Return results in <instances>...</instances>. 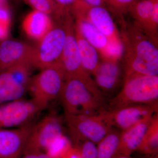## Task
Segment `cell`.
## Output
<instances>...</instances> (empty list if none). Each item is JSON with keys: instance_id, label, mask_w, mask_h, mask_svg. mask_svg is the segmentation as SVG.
Listing matches in <instances>:
<instances>
[{"instance_id": "cell-1", "label": "cell", "mask_w": 158, "mask_h": 158, "mask_svg": "<svg viewBox=\"0 0 158 158\" xmlns=\"http://www.w3.org/2000/svg\"><path fill=\"white\" fill-rule=\"evenodd\" d=\"M120 36L124 56L125 77L158 75V43L139 27H127Z\"/></svg>"}, {"instance_id": "cell-2", "label": "cell", "mask_w": 158, "mask_h": 158, "mask_svg": "<svg viewBox=\"0 0 158 158\" xmlns=\"http://www.w3.org/2000/svg\"><path fill=\"white\" fill-rule=\"evenodd\" d=\"M59 98L65 114L98 116L107 109L104 96L90 74L65 77Z\"/></svg>"}, {"instance_id": "cell-3", "label": "cell", "mask_w": 158, "mask_h": 158, "mask_svg": "<svg viewBox=\"0 0 158 158\" xmlns=\"http://www.w3.org/2000/svg\"><path fill=\"white\" fill-rule=\"evenodd\" d=\"M158 76L134 75L124 78L121 91L107 105V110L127 106L158 103Z\"/></svg>"}, {"instance_id": "cell-4", "label": "cell", "mask_w": 158, "mask_h": 158, "mask_svg": "<svg viewBox=\"0 0 158 158\" xmlns=\"http://www.w3.org/2000/svg\"><path fill=\"white\" fill-rule=\"evenodd\" d=\"M65 81V72L60 62L31 77L27 91L31 99L43 111L60 98Z\"/></svg>"}, {"instance_id": "cell-5", "label": "cell", "mask_w": 158, "mask_h": 158, "mask_svg": "<svg viewBox=\"0 0 158 158\" xmlns=\"http://www.w3.org/2000/svg\"><path fill=\"white\" fill-rule=\"evenodd\" d=\"M64 119L69 138L75 146L86 141L97 144L113 129L99 116L65 114Z\"/></svg>"}, {"instance_id": "cell-6", "label": "cell", "mask_w": 158, "mask_h": 158, "mask_svg": "<svg viewBox=\"0 0 158 158\" xmlns=\"http://www.w3.org/2000/svg\"><path fill=\"white\" fill-rule=\"evenodd\" d=\"M33 68L31 62L25 61L0 73V105L23 98Z\"/></svg>"}, {"instance_id": "cell-7", "label": "cell", "mask_w": 158, "mask_h": 158, "mask_svg": "<svg viewBox=\"0 0 158 158\" xmlns=\"http://www.w3.org/2000/svg\"><path fill=\"white\" fill-rule=\"evenodd\" d=\"M54 25L38 44L34 47L32 64L34 68L42 70L60 62L65 38L63 20Z\"/></svg>"}, {"instance_id": "cell-8", "label": "cell", "mask_w": 158, "mask_h": 158, "mask_svg": "<svg viewBox=\"0 0 158 158\" xmlns=\"http://www.w3.org/2000/svg\"><path fill=\"white\" fill-rule=\"evenodd\" d=\"M158 113V103L127 106L105 110L98 116L109 126L124 131Z\"/></svg>"}, {"instance_id": "cell-9", "label": "cell", "mask_w": 158, "mask_h": 158, "mask_svg": "<svg viewBox=\"0 0 158 158\" xmlns=\"http://www.w3.org/2000/svg\"><path fill=\"white\" fill-rule=\"evenodd\" d=\"M63 133L62 118L55 112L49 113L33 125L23 155L44 152L51 141Z\"/></svg>"}, {"instance_id": "cell-10", "label": "cell", "mask_w": 158, "mask_h": 158, "mask_svg": "<svg viewBox=\"0 0 158 158\" xmlns=\"http://www.w3.org/2000/svg\"><path fill=\"white\" fill-rule=\"evenodd\" d=\"M71 14L73 18H80L91 23L109 40L121 41L116 25L107 8L88 6L79 0L73 7Z\"/></svg>"}, {"instance_id": "cell-11", "label": "cell", "mask_w": 158, "mask_h": 158, "mask_svg": "<svg viewBox=\"0 0 158 158\" xmlns=\"http://www.w3.org/2000/svg\"><path fill=\"white\" fill-rule=\"evenodd\" d=\"M41 110L32 100H18L0 105V129L31 123Z\"/></svg>"}, {"instance_id": "cell-12", "label": "cell", "mask_w": 158, "mask_h": 158, "mask_svg": "<svg viewBox=\"0 0 158 158\" xmlns=\"http://www.w3.org/2000/svg\"><path fill=\"white\" fill-rule=\"evenodd\" d=\"M72 14L63 19L65 38L60 62L65 73V78L89 74L83 68L75 35V22Z\"/></svg>"}, {"instance_id": "cell-13", "label": "cell", "mask_w": 158, "mask_h": 158, "mask_svg": "<svg viewBox=\"0 0 158 158\" xmlns=\"http://www.w3.org/2000/svg\"><path fill=\"white\" fill-rule=\"evenodd\" d=\"M34 123L0 129V158H20Z\"/></svg>"}, {"instance_id": "cell-14", "label": "cell", "mask_w": 158, "mask_h": 158, "mask_svg": "<svg viewBox=\"0 0 158 158\" xmlns=\"http://www.w3.org/2000/svg\"><path fill=\"white\" fill-rule=\"evenodd\" d=\"M128 12L135 24L158 43V0H138Z\"/></svg>"}, {"instance_id": "cell-15", "label": "cell", "mask_w": 158, "mask_h": 158, "mask_svg": "<svg viewBox=\"0 0 158 158\" xmlns=\"http://www.w3.org/2000/svg\"><path fill=\"white\" fill-rule=\"evenodd\" d=\"M34 49V46L23 41L8 39L0 41V73L19 62L32 63Z\"/></svg>"}, {"instance_id": "cell-16", "label": "cell", "mask_w": 158, "mask_h": 158, "mask_svg": "<svg viewBox=\"0 0 158 158\" xmlns=\"http://www.w3.org/2000/svg\"><path fill=\"white\" fill-rule=\"evenodd\" d=\"M93 75L98 88L104 96H107L113 94L118 86L121 70L118 62L103 60Z\"/></svg>"}, {"instance_id": "cell-17", "label": "cell", "mask_w": 158, "mask_h": 158, "mask_svg": "<svg viewBox=\"0 0 158 158\" xmlns=\"http://www.w3.org/2000/svg\"><path fill=\"white\" fill-rule=\"evenodd\" d=\"M153 116L122 131L116 154H120L131 156L134 152L138 150L151 122Z\"/></svg>"}, {"instance_id": "cell-18", "label": "cell", "mask_w": 158, "mask_h": 158, "mask_svg": "<svg viewBox=\"0 0 158 158\" xmlns=\"http://www.w3.org/2000/svg\"><path fill=\"white\" fill-rule=\"evenodd\" d=\"M52 18L42 11L33 10L26 15L22 23L23 31L31 39L39 41L54 27Z\"/></svg>"}, {"instance_id": "cell-19", "label": "cell", "mask_w": 158, "mask_h": 158, "mask_svg": "<svg viewBox=\"0 0 158 158\" xmlns=\"http://www.w3.org/2000/svg\"><path fill=\"white\" fill-rule=\"evenodd\" d=\"M73 19L76 26L84 38L96 49L98 53L101 55L103 53L109 43L107 37L88 21L80 18Z\"/></svg>"}, {"instance_id": "cell-20", "label": "cell", "mask_w": 158, "mask_h": 158, "mask_svg": "<svg viewBox=\"0 0 158 158\" xmlns=\"http://www.w3.org/2000/svg\"><path fill=\"white\" fill-rule=\"evenodd\" d=\"M75 30L82 66L86 72L93 75L100 63L98 52L82 36L75 24Z\"/></svg>"}, {"instance_id": "cell-21", "label": "cell", "mask_w": 158, "mask_h": 158, "mask_svg": "<svg viewBox=\"0 0 158 158\" xmlns=\"http://www.w3.org/2000/svg\"><path fill=\"white\" fill-rule=\"evenodd\" d=\"M158 151V115L156 113L146 131L144 138L138 150L147 155L154 156Z\"/></svg>"}, {"instance_id": "cell-22", "label": "cell", "mask_w": 158, "mask_h": 158, "mask_svg": "<svg viewBox=\"0 0 158 158\" xmlns=\"http://www.w3.org/2000/svg\"><path fill=\"white\" fill-rule=\"evenodd\" d=\"M121 132L112 129L97 144L98 158H113L116 154Z\"/></svg>"}, {"instance_id": "cell-23", "label": "cell", "mask_w": 158, "mask_h": 158, "mask_svg": "<svg viewBox=\"0 0 158 158\" xmlns=\"http://www.w3.org/2000/svg\"><path fill=\"white\" fill-rule=\"evenodd\" d=\"M33 10L42 11L57 21L61 20L70 14V11L63 10L57 6L52 0H23Z\"/></svg>"}, {"instance_id": "cell-24", "label": "cell", "mask_w": 158, "mask_h": 158, "mask_svg": "<svg viewBox=\"0 0 158 158\" xmlns=\"http://www.w3.org/2000/svg\"><path fill=\"white\" fill-rule=\"evenodd\" d=\"M73 146L70 138L63 133L51 141L44 152L50 158H61Z\"/></svg>"}, {"instance_id": "cell-25", "label": "cell", "mask_w": 158, "mask_h": 158, "mask_svg": "<svg viewBox=\"0 0 158 158\" xmlns=\"http://www.w3.org/2000/svg\"><path fill=\"white\" fill-rule=\"evenodd\" d=\"M138 0H106L109 11L122 18Z\"/></svg>"}, {"instance_id": "cell-26", "label": "cell", "mask_w": 158, "mask_h": 158, "mask_svg": "<svg viewBox=\"0 0 158 158\" xmlns=\"http://www.w3.org/2000/svg\"><path fill=\"white\" fill-rule=\"evenodd\" d=\"M77 146L78 148L80 158H98L97 144L93 142L86 141Z\"/></svg>"}, {"instance_id": "cell-27", "label": "cell", "mask_w": 158, "mask_h": 158, "mask_svg": "<svg viewBox=\"0 0 158 158\" xmlns=\"http://www.w3.org/2000/svg\"><path fill=\"white\" fill-rule=\"evenodd\" d=\"M79 0H52L54 3L59 8L70 12L74 5Z\"/></svg>"}, {"instance_id": "cell-28", "label": "cell", "mask_w": 158, "mask_h": 158, "mask_svg": "<svg viewBox=\"0 0 158 158\" xmlns=\"http://www.w3.org/2000/svg\"><path fill=\"white\" fill-rule=\"evenodd\" d=\"M61 158H80L77 146L73 145Z\"/></svg>"}, {"instance_id": "cell-29", "label": "cell", "mask_w": 158, "mask_h": 158, "mask_svg": "<svg viewBox=\"0 0 158 158\" xmlns=\"http://www.w3.org/2000/svg\"><path fill=\"white\" fill-rule=\"evenodd\" d=\"M81 1L88 6H94V7H103L108 9L106 0H81Z\"/></svg>"}, {"instance_id": "cell-30", "label": "cell", "mask_w": 158, "mask_h": 158, "mask_svg": "<svg viewBox=\"0 0 158 158\" xmlns=\"http://www.w3.org/2000/svg\"><path fill=\"white\" fill-rule=\"evenodd\" d=\"M10 26L0 22V41L7 39L9 35Z\"/></svg>"}, {"instance_id": "cell-31", "label": "cell", "mask_w": 158, "mask_h": 158, "mask_svg": "<svg viewBox=\"0 0 158 158\" xmlns=\"http://www.w3.org/2000/svg\"><path fill=\"white\" fill-rule=\"evenodd\" d=\"M20 158H50L43 152H32L25 154Z\"/></svg>"}, {"instance_id": "cell-32", "label": "cell", "mask_w": 158, "mask_h": 158, "mask_svg": "<svg viewBox=\"0 0 158 158\" xmlns=\"http://www.w3.org/2000/svg\"><path fill=\"white\" fill-rule=\"evenodd\" d=\"M113 158H132L131 156L124 155L120 154H116L114 156Z\"/></svg>"}, {"instance_id": "cell-33", "label": "cell", "mask_w": 158, "mask_h": 158, "mask_svg": "<svg viewBox=\"0 0 158 158\" xmlns=\"http://www.w3.org/2000/svg\"><path fill=\"white\" fill-rule=\"evenodd\" d=\"M8 6L7 1H0V8Z\"/></svg>"}, {"instance_id": "cell-34", "label": "cell", "mask_w": 158, "mask_h": 158, "mask_svg": "<svg viewBox=\"0 0 158 158\" xmlns=\"http://www.w3.org/2000/svg\"><path fill=\"white\" fill-rule=\"evenodd\" d=\"M0 1H7V0H0Z\"/></svg>"}]
</instances>
